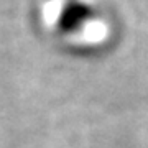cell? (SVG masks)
I'll list each match as a JSON object with an SVG mask.
<instances>
[{
    "label": "cell",
    "instance_id": "1",
    "mask_svg": "<svg viewBox=\"0 0 148 148\" xmlns=\"http://www.w3.org/2000/svg\"><path fill=\"white\" fill-rule=\"evenodd\" d=\"M92 12L86 3L82 2H74L73 5H69L63 13V27L69 32H74L86 25L90 20Z\"/></svg>",
    "mask_w": 148,
    "mask_h": 148
}]
</instances>
